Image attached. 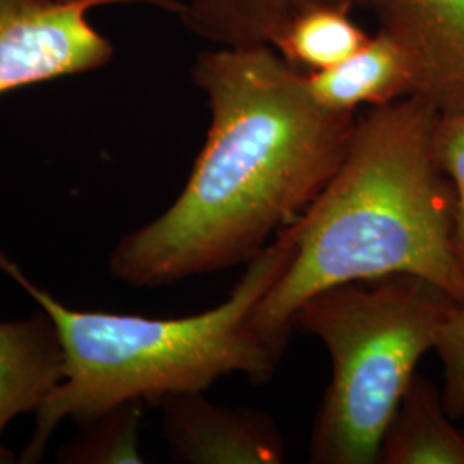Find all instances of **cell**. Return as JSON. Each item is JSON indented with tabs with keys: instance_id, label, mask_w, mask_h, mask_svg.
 Masks as SVG:
<instances>
[{
	"instance_id": "cell-1",
	"label": "cell",
	"mask_w": 464,
	"mask_h": 464,
	"mask_svg": "<svg viewBox=\"0 0 464 464\" xmlns=\"http://www.w3.org/2000/svg\"><path fill=\"white\" fill-rule=\"evenodd\" d=\"M210 128L181 195L119 239L109 272L159 287L246 266L314 203L348 153L356 112L320 105L274 47L199 52Z\"/></svg>"
},
{
	"instance_id": "cell-2",
	"label": "cell",
	"mask_w": 464,
	"mask_h": 464,
	"mask_svg": "<svg viewBox=\"0 0 464 464\" xmlns=\"http://www.w3.org/2000/svg\"><path fill=\"white\" fill-rule=\"evenodd\" d=\"M439 116L416 97L372 107L331 181L282 229L291 260L251 314L253 331L279 358L299 306L335 285L415 276L464 303L456 195L435 151Z\"/></svg>"
},
{
	"instance_id": "cell-3",
	"label": "cell",
	"mask_w": 464,
	"mask_h": 464,
	"mask_svg": "<svg viewBox=\"0 0 464 464\" xmlns=\"http://www.w3.org/2000/svg\"><path fill=\"white\" fill-rule=\"evenodd\" d=\"M279 232L214 308L179 318H150L72 310L30 281L0 249V272L53 320L64 353V377L40 404L34 431L19 463H38L63 420L88 427L130 402L162 406L166 399L205 392L214 382L241 373L266 383L279 356L251 327V314L291 260Z\"/></svg>"
},
{
	"instance_id": "cell-4",
	"label": "cell",
	"mask_w": 464,
	"mask_h": 464,
	"mask_svg": "<svg viewBox=\"0 0 464 464\" xmlns=\"http://www.w3.org/2000/svg\"><path fill=\"white\" fill-rule=\"evenodd\" d=\"M454 303L421 277L389 276L335 285L299 306L293 329L318 337L332 363L310 463H377L383 433Z\"/></svg>"
},
{
	"instance_id": "cell-5",
	"label": "cell",
	"mask_w": 464,
	"mask_h": 464,
	"mask_svg": "<svg viewBox=\"0 0 464 464\" xmlns=\"http://www.w3.org/2000/svg\"><path fill=\"white\" fill-rule=\"evenodd\" d=\"M92 2L0 0V95L107 66L112 42L90 23Z\"/></svg>"
},
{
	"instance_id": "cell-6",
	"label": "cell",
	"mask_w": 464,
	"mask_h": 464,
	"mask_svg": "<svg viewBox=\"0 0 464 464\" xmlns=\"http://www.w3.org/2000/svg\"><path fill=\"white\" fill-rule=\"evenodd\" d=\"M366 5L410 66V97L439 114H464V0H366Z\"/></svg>"
},
{
	"instance_id": "cell-7",
	"label": "cell",
	"mask_w": 464,
	"mask_h": 464,
	"mask_svg": "<svg viewBox=\"0 0 464 464\" xmlns=\"http://www.w3.org/2000/svg\"><path fill=\"white\" fill-rule=\"evenodd\" d=\"M164 433L178 461L193 464H282L284 439L270 416L214 404L203 392L166 399Z\"/></svg>"
},
{
	"instance_id": "cell-8",
	"label": "cell",
	"mask_w": 464,
	"mask_h": 464,
	"mask_svg": "<svg viewBox=\"0 0 464 464\" xmlns=\"http://www.w3.org/2000/svg\"><path fill=\"white\" fill-rule=\"evenodd\" d=\"M63 377V344L45 310L0 322V435L17 416L36 411ZM13 461V452L0 446V464Z\"/></svg>"
},
{
	"instance_id": "cell-9",
	"label": "cell",
	"mask_w": 464,
	"mask_h": 464,
	"mask_svg": "<svg viewBox=\"0 0 464 464\" xmlns=\"http://www.w3.org/2000/svg\"><path fill=\"white\" fill-rule=\"evenodd\" d=\"M314 99L337 112L382 107L411 95V72L398 45L377 32L337 66L304 72Z\"/></svg>"
},
{
	"instance_id": "cell-10",
	"label": "cell",
	"mask_w": 464,
	"mask_h": 464,
	"mask_svg": "<svg viewBox=\"0 0 464 464\" xmlns=\"http://www.w3.org/2000/svg\"><path fill=\"white\" fill-rule=\"evenodd\" d=\"M178 16L216 47H276L289 24L320 5L353 9L366 0H179Z\"/></svg>"
},
{
	"instance_id": "cell-11",
	"label": "cell",
	"mask_w": 464,
	"mask_h": 464,
	"mask_svg": "<svg viewBox=\"0 0 464 464\" xmlns=\"http://www.w3.org/2000/svg\"><path fill=\"white\" fill-rule=\"evenodd\" d=\"M377 463L464 464V433L452 425L442 392L416 373L383 433Z\"/></svg>"
},
{
	"instance_id": "cell-12",
	"label": "cell",
	"mask_w": 464,
	"mask_h": 464,
	"mask_svg": "<svg viewBox=\"0 0 464 464\" xmlns=\"http://www.w3.org/2000/svg\"><path fill=\"white\" fill-rule=\"evenodd\" d=\"M366 40L351 9L320 5L296 17L274 49L299 71L315 72L346 61Z\"/></svg>"
},
{
	"instance_id": "cell-13",
	"label": "cell",
	"mask_w": 464,
	"mask_h": 464,
	"mask_svg": "<svg viewBox=\"0 0 464 464\" xmlns=\"http://www.w3.org/2000/svg\"><path fill=\"white\" fill-rule=\"evenodd\" d=\"M143 402H130L84 427V435L59 450L61 463H143L140 423Z\"/></svg>"
},
{
	"instance_id": "cell-14",
	"label": "cell",
	"mask_w": 464,
	"mask_h": 464,
	"mask_svg": "<svg viewBox=\"0 0 464 464\" xmlns=\"http://www.w3.org/2000/svg\"><path fill=\"white\" fill-rule=\"evenodd\" d=\"M433 351L439 354L444 368L442 401L449 416L464 415V303H454L444 316Z\"/></svg>"
},
{
	"instance_id": "cell-15",
	"label": "cell",
	"mask_w": 464,
	"mask_h": 464,
	"mask_svg": "<svg viewBox=\"0 0 464 464\" xmlns=\"http://www.w3.org/2000/svg\"><path fill=\"white\" fill-rule=\"evenodd\" d=\"M435 151L454 186V249L464 274V114H440L435 126Z\"/></svg>"
},
{
	"instance_id": "cell-16",
	"label": "cell",
	"mask_w": 464,
	"mask_h": 464,
	"mask_svg": "<svg viewBox=\"0 0 464 464\" xmlns=\"http://www.w3.org/2000/svg\"><path fill=\"white\" fill-rule=\"evenodd\" d=\"M61 2H66V4H78V2H92L95 5H105V4H151V5H159V7H164L170 13H179V7H181V2L179 0H61Z\"/></svg>"
}]
</instances>
